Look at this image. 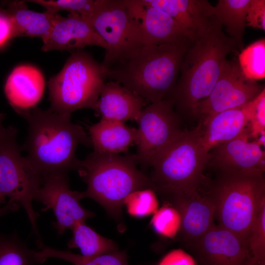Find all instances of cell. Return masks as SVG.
Segmentation results:
<instances>
[{
	"label": "cell",
	"instance_id": "7a4b0ae2",
	"mask_svg": "<svg viewBox=\"0 0 265 265\" xmlns=\"http://www.w3.org/2000/svg\"><path fill=\"white\" fill-rule=\"evenodd\" d=\"M237 48L214 16L206 29L194 35L182 61L175 86L168 99L183 122L193 119L195 106L209 96L226 56Z\"/></svg>",
	"mask_w": 265,
	"mask_h": 265
},
{
	"label": "cell",
	"instance_id": "74e56055",
	"mask_svg": "<svg viewBox=\"0 0 265 265\" xmlns=\"http://www.w3.org/2000/svg\"><path fill=\"white\" fill-rule=\"evenodd\" d=\"M258 144L262 147L265 145V131L261 132L258 137L255 139Z\"/></svg>",
	"mask_w": 265,
	"mask_h": 265
},
{
	"label": "cell",
	"instance_id": "484cf974",
	"mask_svg": "<svg viewBox=\"0 0 265 265\" xmlns=\"http://www.w3.org/2000/svg\"><path fill=\"white\" fill-rule=\"evenodd\" d=\"M40 250L36 251L37 256L43 263L49 258L63 259L74 265H128L126 251H116L102 255L85 257L69 251L56 250L39 244Z\"/></svg>",
	"mask_w": 265,
	"mask_h": 265
},
{
	"label": "cell",
	"instance_id": "e575fe53",
	"mask_svg": "<svg viewBox=\"0 0 265 265\" xmlns=\"http://www.w3.org/2000/svg\"><path fill=\"white\" fill-rule=\"evenodd\" d=\"M159 265H196L192 258L181 249L171 251L161 260Z\"/></svg>",
	"mask_w": 265,
	"mask_h": 265
},
{
	"label": "cell",
	"instance_id": "60d3db41",
	"mask_svg": "<svg viewBox=\"0 0 265 265\" xmlns=\"http://www.w3.org/2000/svg\"><path fill=\"white\" fill-rule=\"evenodd\" d=\"M5 197L0 193V204L5 202Z\"/></svg>",
	"mask_w": 265,
	"mask_h": 265
},
{
	"label": "cell",
	"instance_id": "d4e9b609",
	"mask_svg": "<svg viewBox=\"0 0 265 265\" xmlns=\"http://www.w3.org/2000/svg\"><path fill=\"white\" fill-rule=\"evenodd\" d=\"M73 237L68 243L69 248H79L82 256H96L117 251V244L105 238L86 225L78 222L71 229Z\"/></svg>",
	"mask_w": 265,
	"mask_h": 265
},
{
	"label": "cell",
	"instance_id": "8d00e7d4",
	"mask_svg": "<svg viewBox=\"0 0 265 265\" xmlns=\"http://www.w3.org/2000/svg\"><path fill=\"white\" fill-rule=\"evenodd\" d=\"M20 205L16 203L9 201L4 206L0 207V217L11 211H15L19 208Z\"/></svg>",
	"mask_w": 265,
	"mask_h": 265
},
{
	"label": "cell",
	"instance_id": "44dd1931",
	"mask_svg": "<svg viewBox=\"0 0 265 265\" xmlns=\"http://www.w3.org/2000/svg\"><path fill=\"white\" fill-rule=\"evenodd\" d=\"M170 16L193 38L209 25L214 7L206 0H142Z\"/></svg>",
	"mask_w": 265,
	"mask_h": 265
},
{
	"label": "cell",
	"instance_id": "cb8c5ba5",
	"mask_svg": "<svg viewBox=\"0 0 265 265\" xmlns=\"http://www.w3.org/2000/svg\"><path fill=\"white\" fill-rule=\"evenodd\" d=\"M251 0H219L214 7L213 16L226 27L229 37L238 49L243 50V36L246 12Z\"/></svg>",
	"mask_w": 265,
	"mask_h": 265
},
{
	"label": "cell",
	"instance_id": "3957f363",
	"mask_svg": "<svg viewBox=\"0 0 265 265\" xmlns=\"http://www.w3.org/2000/svg\"><path fill=\"white\" fill-rule=\"evenodd\" d=\"M191 40L144 45L134 55L107 69L106 78L119 82L149 104L168 99Z\"/></svg>",
	"mask_w": 265,
	"mask_h": 265
},
{
	"label": "cell",
	"instance_id": "ffe728a7",
	"mask_svg": "<svg viewBox=\"0 0 265 265\" xmlns=\"http://www.w3.org/2000/svg\"><path fill=\"white\" fill-rule=\"evenodd\" d=\"M45 87L44 76L38 69L32 65H22L15 67L9 75L4 93L16 112L36 106L43 96Z\"/></svg>",
	"mask_w": 265,
	"mask_h": 265
},
{
	"label": "cell",
	"instance_id": "277c9868",
	"mask_svg": "<svg viewBox=\"0 0 265 265\" xmlns=\"http://www.w3.org/2000/svg\"><path fill=\"white\" fill-rule=\"evenodd\" d=\"M209 180L207 196L214 207L219 226L247 243L252 225L265 200L264 172L216 170Z\"/></svg>",
	"mask_w": 265,
	"mask_h": 265
},
{
	"label": "cell",
	"instance_id": "30bf717a",
	"mask_svg": "<svg viewBox=\"0 0 265 265\" xmlns=\"http://www.w3.org/2000/svg\"><path fill=\"white\" fill-rule=\"evenodd\" d=\"M136 121L135 155L138 163L144 167H150L156 156L186 129L168 99L147 105Z\"/></svg>",
	"mask_w": 265,
	"mask_h": 265
},
{
	"label": "cell",
	"instance_id": "6da1fadb",
	"mask_svg": "<svg viewBox=\"0 0 265 265\" xmlns=\"http://www.w3.org/2000/svg\"><path fill=\"white\" fill-rule=\"evenodd\" d=\"M16 112L28 123V133L21 149L32 169L43 178L67 174L77 169L80 160L76 155L79 145L92 147L90 136L71 120V114L36 106Z\"/></svg>",
	"mask_w": 265,
	"mask_h": 265
},
{
	"label": "cell",
	"instance_id": "9c48e42d",
	"mask_svg": "<svg viewBox=\"0 0 265 265\" xmlns=\"http://www.w3.org/2000/svg\"><path fill=\"white\" fill-rule=\"evenodd\" d=\"M17 135V130L13 126H3L0 132V193L8 197V201L23 206L33 233L39 237L36 225L38 214L32 202L43 184V178L32 169L26 157L21 154Z\"/></svg>",
	"mask_w": 265,
	"mask_h": 265
},
{
	"label": "cell",
	"instance_id": "9a60e30c",
	"mask_svg": "<svg viewBox=\"0 0 265 265\" xmlns=\"http://www.w3.org/2000/svg\"><path fill=\"white\" fill-rule=\"evenodd\" d=\"M247 128L236 138L219 144L208 152L207 167L214 170L265 171V152L255 140H249Z\"/></svg>",
	"mask_w": 265,
	"mask_h": 265
},
{
	"label": "cell",
	"instance_id": "d6a6232c",
	"mask_svg": "<svg viewBox=\"0 0 265 265\" xmlns=\"http://www.w3.org/2000/svg\"><path fill=\"white\" fill-rule=\"evenodd\" d=\"M255 105L248 124L249 138L256 139L265 131V89L255 99Z\"/></svg>",
	"mask_w": 265,
	"mask_h": 265
},
{
	"label": "cell",
	"instance_id": "4dcf8cb0",
	"mask_svg": "<svg viewBox=\"0 0 265 265\" xmlns=\"http://www.w3.org/2000/svg\"><path fill=\"white\" fill-rule=\"evenodd\" d=\"M97 0H30L26 1L42 6L47 12L56 14L60 11L78 13L85 17L95 8Z\"/></svg>",
	"mask_w": 265,
	"mask_h": 265
},
{
	"label": "cell",
	"instance_id": "4fadbf2b",
	"mask_svg": "<svg viewBox=\"0 0 265 265\" xmlns=\"http://www.w3.org/2000/svg\"><path fill=\"white\" fill-rule=\"evenodd\" d=\"M43 179L35 199L45 206L42 212L53 210L56 218L53 225L58 234L62 235L66 230H71L78 222H85L94 216L80 203L83 198L82 192L70 189L67 174L51 175Z\"/></svg>",
	"mask_w": 265,
	"mask_h": 265
},
{
	"label": "cell",
	"instance_id": "603a6c76",
	"mask_svg": "<svg viewBox=\"0 0 265 265\" xmlns=\"http://www.w3.org/2000/svg\"><path fill=\"white\" fill-rule=\"evenodd\" d=\"M12 26V38L38 37L43 42L51 31L56 15L46 11L37 12L29 9L26 0L9 2L6 10Z\"/></svg>",
	"mask_w": 265,
	"mask_h": 265
},
{
	"label": "cell",
	"instance_id": "7402d4cb",
	"mask_svg": "<svg viewBox=\"0 0 265 265\" xmlns=\"http://www.w3.org/2000/svg\"><path fill=\"white\" fill-rule=\"evenodd\" d=\"M94 151L100 153L119 154L136 144L137 129L124 123L101 119L89 128Z\"/></svg>",
	"mask_w": 265,
	"mask_h": 265
},
{
	"label": "cell",
	"instance_id": "ac0fdd59",
	"mask_svg": "<svg viewBox=\"0 0 265 265\" xmlns=\"http://www.w3.org/2000/svg\"><path fill=\"white\" fill-rule=\"evenodd\" d=\"M132 12L139 22L144 45H158L193 39L170 16L144 4L142 0H130Z\"/></svg>",
	"mask_w": 265,
	"mask_h": 265
},
{
	"label": "cell",
	"instance_id": "ba28073f",
	"mask_svg": "<svg viewBox=\"0 0 265 265\" xmlns=\"http://www.w3.org/2000/svg\"><path fill=\"white\" fill-rule=\"evenodd\" d=\"M84 18L107 45L102 62L106 71L144 46L130 0H97L93 11Z\"/></svg>",
	"mask_w": 265,
	"mask_h": 265
},
{
	"label": "cell",
	"instance_id": "52a82bcc",
	"mask_svg": "<svg viewBox=\"0 0 265 265\" xmlns=\"http://www.w3.org/2000/svg\"><path fill=\"white\" fill-rule=\"evenodd\" d=\"M106 79L102 63L84 51H74L48 82L50 108L63 114L83 108L95 111Z\"/></svg>",
	"mask_w": 265,
	"mask_h": 265
},
{
	"label": "cell",
	"instance_id": "f1b7e54d",
	"mask_svg": "<svg viewBox=\"0 0 265 265\" xmlns=\"http://www.w3.org/2000/svg\"><path fill=\"white\" fill-rule=\"evenodd\" d=\"M128 212L132 216L142 217L154 213L158 208L156 193L151 188L135 190L125 199Z\"/></svg>",
	"mask_w": 265,
	"mask_h": 265
},
{
	"label": "cell",
	"instance_id": "f35d334b",
	"mask_svg": "<svg viewBox=\"0 0 265 265\" xmlns=\"http://www.w3.org/2000/svg\"><path fill=\"white\" fill-rule=\"evenodd\" d=\"M5 114L3 113H0V132L3 127L2 126V121L3 120V119L4 118Z\"/></svg>",
	"mask_w": 265,
	"mask_h": 265
},
{
	"label": "cell",
	"instance_id": "7c38bea8",
	"mask_svg": "<svg viewBox=\"0 0 265 265\" xmlns=\"http://www.w3.org/2000/svg\"><path fill=\"white\" fill-rule=\"evenodd\" d=\"M162 199L175 209L181 218L179 240L190 250L214 223V207L206 195L199 191L176 188L155 189Z\"/></svg>",
	"mask_w": 265,
	"mask_h": 265
},
{
	"label": "cell",
	"instance_id": "8992f818",
	"mask_svg": "<svg viewBox=\"0 0 265 265\" xmlns=\"http://www.w3.org/2000/svg\"><path fill=\"white\" fill-rule=\"evenodd\" d=\"M208 159L199 127L186 129L153 160L149 176L152 189L176 188L199 191L209 181L203 174Z\"/></svg>",
	"mask_w": 265,
	"mask_h": 265
},
{
	"label": "cell",
	"instance_id": "4316f807",
	"mask_svg": "<svg viewBox=\"0 0 265 265\" xmlns=\"http://www.w3.org/2000/svg\"><path fill=\"white\" fill-rule=\"evenodd\" d=\"M41 264L36 251L30 249L15 234H0V265Z\"/></svg>",
	"mask_w": 265,
	"mask_h": 265
},
{
	"label": "cell",
	"instance_id": "d6986e66",
	"mask_svg": "<svg viewBox=\"0 0 265 265\" xmlns=\"http://www.w3.org/2000/svg\"><path fill=\"white\" fill-rule=\"evenodd\" d=\"M149 103L119 82H106L100 92L95 111L101 119L124 123L136 121L142 109Z\"/></svg>",
	"mask_w": 265,
	"mask_h": 265
},
{
	"label": "cell",
	"instance_id": "f546056e",
	"mask_svg": "<svg viewBox=\"0 0 265 265\" xmlns=\"http://www.w3.org/2000/svg\"><path fill=\"white\" fill-rule=\"evenodd\" d=\"M247 244L250 256L249 264L265 261V200L252 225Z\"/></svg>",
	"mask_w": 265,
	"mask_h": 265
},
{
	"label": "cell",
	"instance_id": "1f68e13d",
	"mask_svg": "<svg viewBox=\"0 0 265 265\" xmlns=\"http://www.w3.org/2000/svg\"><path fill=\"white\" fill-rule=\"evenodd\" d=\"M152 224L159 235L172 238L177 235L180 230L181 218L175 209L165 206L154 213Z\"/></svg>",
	"mask_w": 265,
	"mask_h": 265
},
{
	"label": "cell",
	"instance_id": "8fae6325",
	"mask_svg": "<svg viewBox=\"0 0 265 265\" xmlns=\"http://www.w3.org/2000/svg\"><path fill=\"white\" fill-rule=\"evenodd\" d=\"M265 89L264 85L245 76L236 60L226 59L212 91L195 106L193 119L200 121L222 111L244 106Z\"/></svg>",
	"mask_w": 265,
	"mask_h": 265
},
{
	"label": "cell",
	"instance_id": "836d02e7",
	"mask_svg": "<svg viewBox=\"0 0 265 265\" xmlns=\"http://www.w3.org/2000/svg\"><path fill=\"white\" fill-rule=\"evenodd\" d=\"M246 24L247 26L265 30V0H251L246 12Z\"/></svg>",
	"mask_w": 265,
	"mask_h": 265
},
{
	"label": "cell",
	"instance_id": "2e32d148",
	"mask_svg": "<svg viewBox=\"0 0 265 265\" xmlns=\"http://www.w3.org/2000/svg\"><path fill=\"white\" fill-rule=\"evenodd\" d=\"M42 49L76 51L90 46H97L105 50L107 45L98 34L89 21L78 13H69L62 17L58 13Z\"/></svg>",
	"mask_w": 265,
	"mask_h": 265
},
{
	"label": "cell",
	"instance_id": "83f0119b",
	"mask_svg": "<svg viewBox=\"0 0 265 265\" xmlns=\"http://www.w3.org/2000/svg\"><path fill=\"white\" fill-rule=\"evenodd\" d=\"M238 63L245 76L253 80L265 77V39L262 38L243 49Z\"/></svg>",
	"mask_w": 265,
	"mask_h": 265
},
{
	"label": "cell",
	"instance_id": "e0dca14e",
	"mask_svg": "<svg viewBox=\"0 0 265 265\" xmlns=\"http://www.w3.org/2000/svg\"><path fill=\"white\" fill-rule=\"evenodd\" d=\"M255 101L241 107L228 109L198 122L203 147L207 152L213 147L239 136L247 127Z\"/></svg>",
	"mask_w": 265,
	"mask_h": 265
},
{
	"label": "cell",
	"instance_id": "d590c367",
	"mask_svg": "<svg viewBox=\"0 0 265 265\" xmlns=\"http://www.w3.org/2000/svg\"><path fill=\"white\" fill-rule=\"evenodd\" d=\"M12 38V26L10 17L6 10H0V47Z\"/></svg>",
	"mask_w": 265,
	"mask_h": 265
},
{
	"label": "cell",
	"instance_id": "5bb4252c",
	"mask_svg": "<svg viewBox=\"0 0 265 265\" xmlns=\"http://www.w3.org/2000/svg\"><path fill=\"white\" fill-rule=\"evenodd\" d=\"M190 250L201 265H247L250 260L246 241L214 223Z\"/></svg>",
	"mask_w": 265,
	"mask_h": 265
},
{
	"label": "cell",
	"instance_id": "ab89813d",
	"mask_svg": "<svg viewBox=\"0 0 265 265\" xmlns=\"http://www.w3.org/2000/svg\"><path fill=\"white\" fill-rule=\"evenodd\" d=\"M248 265H265V261H259L251 264H249Z\"/></svg>",
	"mask_w": 265,
	"mask_h": 265
},
{
	"label": "cell",
	"instance_id": "5b68a950",
	"mask_svg": "<svg viewBox=\"0 0 265 265\" xmlns=\"http://www.w3.org/2000/svg\"><path fill=\"white\" fill-rule=\"evenodd\" d=\"M137 163L135 155L93 151L80 160L77 168L87 184L82 198L93 199L113 217L120 219L125 200L130 193L152 187L149 176L138 169Z\"/></svg>",
	"mask_w": 265,
	"mask_h": 265
}]
</instances>
